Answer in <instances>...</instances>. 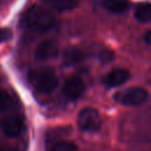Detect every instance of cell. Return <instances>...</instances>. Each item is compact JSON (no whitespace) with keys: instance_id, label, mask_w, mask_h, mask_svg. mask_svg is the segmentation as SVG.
Segmentation results:
<instances>
[{"instance_id":"obj_15","label":"cell","mask_w":151,"mask_h":151,"mask_svg":"<svg viewBox=\"0 0 151 151\" xmlns=\"http://www.w3.org/2000/svg\"><path fill=\"white\" fill-rule=\"evenodd\" d=\"M12 37V33L8 28H0V41H7Z\"/></svg>"},{"instance_id":"obj_2","label":"cell","mask_w":151,"mask_h":151,"mask_svg":"<svg viewBox=\"0 0 151 151\" xmlns=\"http://www.w3.org/2000/svg\"><path fill=\"white\" fill-rule=\"evenodd\" d=\"M28 78L32 86L41 93H50L58 86L57 73L50 67L35 68L29 72Z\"/></svg>"},{"instance_id":"obj_14","label":"cell","mask_w":151,"mask_h":151,"mask_svg":"<svg viewBox=\"0 0 151 151\" xmlns=\"http://www.w3.org/2000/svg\"><path fill=\"white\" fill-rule=\"evenodd\" d=\"M13 106V98L6 91L0 88V112H5Z\"/></svg>"},{"instance_id":"obj_8","label":"cell","mask_w":151,"mask_h":151,"mask_svg":"<svg viewBox=\"0 0 151 151\" xmlns=\"http://www.w3.org/2000/svg\"><path fill=\"white\" fill-rule=\"evenodd\" d=\"M130 77H131V73L129 70L124 67H118L106 73L105 77L103 78V83L107 87H114L126 83L130 79Z\"/></svg>"},{"instance_id":"obj_16","label":"cell","mask_w":151,"mask_h":151,"mask_svg":"<svg viewBox=\"0 0 151 151\" xmlns=\"http://www.w3.org/2000/svg\"><path fill=\"white\" fill-rule=\"evenodd\" d=\"M144 40H145L147 44H151V29H149V31L144 34Z\"/></svg>"},{"instance_id":"obj_6","label":"cell","mask_w":151,"mask_h":151,"mask_svg":"<svg viewBox=\"0 0 151 151\" xmlns=\"http://www.w3.org/2000/svg\"><path fill=\"white\" fill-rule=\"evenodd\" d=\"M85 91L84 81L78 77H71L63 84V93L68 99H78Z\"/></svg>"},{"instance_id":"obj_5","label":"cell","mask_w":151,"mask_h":151,"mask_svg":"<svg viewBox=\"0 0 151 151\" xmlns=\"http://www.w3.org/2000/svg\"><path fill=\"white\" fill-rule=\"evenodd\" d=\"M0 129L8 137H18L24 130V120L17 114H7L0 119Z\"/></svg>"},{"instance_id":"obj_9","label":"cell","mask_w":151,"mask_h":151,"mask_svg":"<svg viewBox=\"0 0 151 151\" xmlns=\"http://www.w3.org/2000/svg\"><path fill=\"white\" fill-rule=\"evenodd\" d=\"M101 5L106 11L119 14L126 12L130 8L131 2L130 0H101Z\"/></svg>"},{"instance_id":"obj_7","label":"cell","mask_w":151,"mask_h":151,"mask_svg":"<svg viewBox=\"0 0 151 151\" xmlns=\"http://www.w3.org/2000/svg\"><path fill=\"white\" fill-rule=\"evenodd\" d=\"M58 52H59V47L55 41L44 40L37 46V48L34 51V58L39 61H45V60L57 57Z\"/></svg>"},{"instance_id":"obj_1","label":"cell","mask_w":151,"mask_h":151,"mask_svg":"<svg viewBox=\"0 0 151 151\" xmlns=\"http://www.w3.org/2000/svg\"><path fill=\"white\" fill-rule=\"evenodd\" d=\"M21 24L28 29L46 32L55 25V18L48 9L41 6H32L24 12L21 17Z\"/></svg>"},{"instance_id":"obj_4","label":"cell","mask_w":151,"mask_h":151,"mask_svg":"<svg viewBox=\"0 0 151 151\" xmlns=\"http://www.w3.org/2000/svg\"><path fill=\"white\" fill-rule=\"evenodd\" d=\"M77 124L84 132H97L101 126V118L97 110L86 107L79 112Z\"/></svg>"},{"instance_id":"obj_3","label":"cell","mask_w":151,"mask_h":151,"mask_svg":"<svg viewBox=\"0 0 151 151\" xmlns=\"http://www.w3.org/2000/svg\"><path fill=\"white\" fill-rule=\"evenodd\" d=\"M113 98L118 104L127 105V106H137V105H142L147 100L149 93L145 88L136 86L116 92Z\"/></svg>"},{"instance_id":"obj_13","label":"cell","mask_w":151,"mask_h":151,"mask_svg":"<svg viewBox=\"0 0 151 151\" xmlns=\"http://www.w3.org/2000/svg\"><path fill=\"white\" fill-rule=\"evenodd\" d=\"M47 151H77V146L70 140H55L50 144Z\"/></svg>"},{"instance_id":"obj_11","label":"cell","mask_w":151,"mask_h":151,"mask_svg":"<svg viewBox=\"0 0 151 151\" xmlns=\"http://www.w3.org/2000/svg\"><path fill=\"white\" fill-rule=\"evenodd\" d=\"M84 58H85L84 52L79 48H76V47L67 48L64 52V63L68 66L70 65H76V64L83 61Z\"/></svg>"},{"instance_id":"obj_12","label":"cell","mask_w":151,"mask_h":151,"mask_svg":"<svg viewBox=\"0 0 151 151\" xmlns=\"http://www.w3.org/2000/svg\"><path fill=\"white\" fill-rule=\"evenodd\" d=\"M134 17L140 22L151 21V4L149 2L138 4L134 8Z\"/></svg>"},{"instance_id":"obj_17","label":"cell","mask_w":151,"mask_h":151,"mask_svg":"<svg viewBox=\"0 0 151 151\" xmlns=\"http://www.w3.org/2000/svg\"><path fill=\"white\" fill-rule=\"evenodd\" d=\"M0 151H9V150H7V149H5L4 146H0Z\"/></svg>"},{"instance_id":"obj_10","label":"cell","mask_w":151,"mask_h":151,"mask_svg":"<svg viewBox=\"0 0 151 151\" xmlns=\"http://www.w3.org/2000/svg\"><path fill=\"white\" fill-rule=\"evenodd\" d=\"M48 7L57 11H68L77 7L79 0H40Z\"/></svg>"}]
</instances>
